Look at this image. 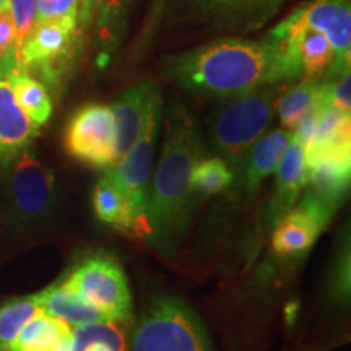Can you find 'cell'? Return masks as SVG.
<instances>
[{"label": "cell", "mask_w": 351, "mask_h": 351, "mask_svg": "<svg viewBox=\"0 0 351 351\" xmlns=\"http://www.w3.org/2000/svg\"><path fill=\"white\" fill-rule=\"evenodd\" d=\"M291 137V130L275 129L269 134H263L252 145L247 152L249 158L244 171V184L247 191H256L270 174L275 173Z\"/></svg>", "instance_id": "17"}, {"label": "cell", "mask_w": 351, "mask_h": 351, "mask_svg": "<svg viewBox=\"0 0 351 351\" xmlns=\"http://www.w3.org/2000/svg\"><path fill=\"white\" fill-rule=\"evenodd\" d=\"M8 8V0H0V10H5Z\"/></svg>", "instance_id": "34"}, {"label": "cell", "mask_w": 351, "mask_h": 351, "mask_svg": "<svg viewBox=\"0 0 351 351\" xmlns=\"http://www.w3.org/2000/svg\"><path fill=\"white\" fill-rule=\"evenodd\" d=\"M38 311L41 309L34 295L10 301L0 307V351H15V341L21 328Z\"/></svg>", "instance_id": "25"}, {"label": "cell", "mask_w": 351, "mask_h": 351, "mask_svg": "<svg viewBox=\"0 0 351 351\" xmlns=\"http://www.w3.org/2000/svg\"><path fill=\"white\" fill-rule=\"evenodd\" d=\"M16 65L15 29H13L10 8L0 10V77H8Z\"/></svg>", "instance_id": "29"}, {"label": "cell", "mask_w": 351, "mask_h": 351, "mask_svg": "<svg viewBox=\"0 0 351 351\" xmlns=\"http://www.w3.org/2000/svg\"><path fill=\"white\" fill-rule=\"evenodd\" d=\"M80 38L78 19L39 20L16 54V65L51 90H59L72 69Z\"/></svg>", "instance_id": "6"}, {"label": "cell", "mask_w": 351, "mask_h": 351, "mask_svg": "<svg viewBox=\"0 0 351 351\" xmlns=\"http://www.w3.org/2000/svg\"><path fill=\"white\" fill-rule=\"evenodd\" d=\"M80 0H36V21L52 19H78Z\"/></svg>", "instance_id": "30"}, {"label": "cell", "mask_w": 351, "mask_h": 351, "mask_svg": "<svg viewBox=\"0 0 351 351\" xmlns=\"http://www.w3.org/2000/svg\"><path fill=\"white\" fill-rule=\"evenodd\" d=\"M0 178L2 212L8 226L28 230L46 221L56 204V178L32 150L21 153Z\"/></svg>", "instance_id": "4"}, {"label": "cell", "mask_w": 351, "mask_h": 351, "mask_svg": "<svg viewBox=\"0 0 351 351\" xmlns=\"http://www.w3.org/2000/svg\"><path fill=\"white\" fill-rule=\"evenodd\" d=\"M38 132L39 127L15 101L7 77H0V174L29 150Z\"/></svg>", "instance_id": "12"}, {"label": "cell", "mask_w": 351, "mask_h": 351, "mask_svg": "<svg viewBox=\"0 0 351 351\" xmlns=\"http://www.w3.org/2000/svg\"><path fill=\"white\" fill-rule=\"evenodd\" d=\"M320 101L327 106L350 114L351 111V78L350 72L327 78L320 86Z\"/></svg>", "instance_id": "28"}, {"label": "cell", "mask_w": 351, "mask_h": 351, "mask_svg": "<svg viewBox=\"0 0 351 351\" xmlns=\"http://www.w3.org/2000/svg\"><path fill=\"white\" fill-rule=\"evenodd\" d=\"M283 0H194L200 13L223 23H245L265 19Z\"/></svg>", "instance_id": "21"}, {"label": "cell", "mask_w": 351, "mask_h": 351, "mask_svg": "<svg viewBox=\"0 0 351 351\" xmlns=\"http://www.w3.org/2000/svg\"><path fill=\"white\" fill-rule=\"evenodd\" d=\"M161 111H163L161 93L153 85L145 103L143 119L137 138L125 152V155L121 156L117 163L108 171L109 178L129 200L135 223H137V236L140 238H147L145 210H147L148 182H150L153 160H155Z\"/></svg>", "instance_id": "5"}, {"label": "cell", "mask_w": 351, "mask_h": 351, "mask_svg": "<svg viewBox=\"0 0 351 351\" xmlns=\"http://www.w3.org/2000/svg\"><path fill=\"white\" fill-rule=\"evenodd\" d=\"M320 86H322V82L304 78L289 88L282 98L276 99L275 109L283 129L293 132L302 121V117L317 106L320 103Z\"/></svg>", "instance_id": "23"}, {"label": "cell", "mask_w": 351, "mask_h": 351, "mask_svg": "<svg viewBox=\"0 0 351 351\" xmlns=\"http://www.w3.org/2000/svg\"><path fill=\"white\" fill-rule=\"evenodd\" d=\"M168 2L169 0H153L150 13H148V20H147V23H145V28H143V41L150 39L153 32H155V28L161 20V15H163L166 7H168Z\"/></svg>", "instance_id": "32"}, {"label": "cell", "mask_w": 351, "mask_h": 351, "mask_svg": "<svg viewBox=\"0 0 351 351\" xmlns=\"http://www.w3.org/2000/svg\"><path fill=\"white\" fill-rule=\"evenodd\" d=\"M19 106L38 127L49 121L52 114V99L46 85L25 70L15 69L7 77Z\"/></svg>", "instance_id": "20"}, {"label": "cell", "mask_w": 351, "mask_h": 351, "mask_svg": "<svg viewBox=\"0 0 351 351\" xmlns=\"http://www.w3.org/2000/svg\"><path fill=\"white\" fill-rule=\"evenodd\" d=\"M36 302L43 313L52 317L62 319L69 326H85L93 322H109L104 314L75 291L64 287L62 283L52 285L38 293Z\"/></svg>", "instance_id": "15"}, {"label": "cell", "mask_w": 351, "mask_h": 351, "mask_svg": "<svg viewBox=\"0 0 351 351\" xmlns=\"http://www.w3.org/2000/svg\"><path fill=\"white\" fill-rule=\"evenodd\" d=\"M69 335L72 330L67 322L38 311L21 328L15 351H51Z\"/></svg>", "instance_id": "22"}, {"label": "cell", "mask_w": 351, "mask_h": 351, "mask_svg": "<svg viewBox=\"0 0 351 351\" xmlns=\"http://www.w3.org/2000/svg\"><path fill=\"white\" fill-rule=\"evenodd\" d=\"M288 44L296 47L302 77L309 80H320L330 73L335 62V52L322 33L315 29H302L289 39Z\"/></svg>", "instance_id": "19"}, {"label": "cell", "mask_w": 351, "mask_h": 351, "mask_svg": "<svg viewBox=\"0 0 351 351\" xmlns=\"http://www.w3.org/2000/svg\"><path fill=\"white\" fill-rule=\"evenodd\" d=\"M309 194L335 210L345 199L351 178V155L314 153L306 155Z\"/></svg>", "instance_id": "13"}, {"label": "cell", "mask_w": 351, "mask_h": 351, "mask_svg": "<svg viewBox=\"0 0 351 351\" xmlns=\"http://www.w3.org/2000/svg\"><path fill=\"white\" fill-rule=\"evenodd\" d=\"M276 86L232 96L215 109L208 121L210 143L226 163L238 166L252 145L265 134L275 114Z\"/></svg>", "instance_id": "3"}, {"label": "cell", "mask_w": 351, "mask_h": 351, "mask_svg": "<svg viewBox=\"0 0 351 351\" xmlns=\"http://www.w3.org/2000/svg\"><path fill=\"white\" fill-rule=\"evenodd\" d=\"M333 212L335 210L332 207L306 192L300 205L276 223L271 238V247L276 256L288 261L304 257L330 223Z\"/></svg>", "instance_id": "11"}, {"label": "cell", "mask_w": 351, "mask_h": 351, "mask_svg": "<svg viewBox=\"0 0 351 351\" xmlns=\"http://www.w3.org/2000/svg\"><path fill=\"white\" fill-rule=\"evenodd\" d=\"M202 160V140L194 119L182 104L169 108L165 142L148 191L145 223L150 243L168 254L178 249L195 207L192 171Z\"/></svg>", "instance_id": "2"}, {"label": "cell", "mask_w": 351, "mask_h": 351, "mask_svg": "<svg viewBox=\"0 0 351 351\" xmlns=\"http://www.w3.org/2000/svg\"><path fill=\"white\" fill-rule=\"evenodd\" d=\"M96 7V0H80V13H78V26L80 29L88 28L90 25L91 16H93V10Z\"/></svg>", "instance_id": "33"}, {"label": "cell", "mask_w": 351, "mask_h": 351, "mask_svg": "<svg viewBox=\"0 0 351 351\" xmlns=\"http://www.w3.org/2000/svg\"><path fill=\"white\" fill-rule=\"evenodd\" d=\"M232 171L223 158L213 156L200 160L192 171V189L195 194L213 195L231 186Z\"/></svg>", "instance_id": "26"}, {"label": "cell", "mask_w": 351, "mask_h": 351, "mask_svg": "<svg viewBox=\"0 0 351 351\" xmlns=\"http://www.w3.org/2000/svg\"><path fill=\"white\" fill-rule=\"evenodd\" d=\"M15 29V57L36 23V0H8Z\"/></svg>", "instance_id": "27"}, {"label": "cell", "mask_w": 351, "mask_h": 351, "mask_svg": "<svg viewBox=\"0 0 351 351\" xmlns=\"http://www.w3.org/2000/svg\"><path fill=\"white\" fill-rule=\"evenodd\" d=\"M65 150L80 163L112 168L117 163L116 124L109 106L86 104L70 117L65 129Z\"/></svg>", "instance_id": "10"}, {"label": "cell", "mask_w": 351, "mask_h": 351, "mask_svg": "<svg viewBox=\"0 0 351 351\" xmlns=\"http://www.w3.org/2000/svg\"><path fill=\"white\" fill-rule=\"evenodd\" d=\"M153 83L142 82L134 85L112 103V116L116 124V153L117 160L125 155L137 138L142 125L145 103L150 95Z\"/></svg>", "instance_id": "16"}, {"label": "cell", "mask_w": 351, "mask_h": 351, "mask_svg": "<svg viewBox=\"0 0 351 351\" xmlns=\"http://www.w3.org/2000/svg\"><path fill=\"white\" fill-rule=\"evenodd\" d=\"M302 29L322 33L335 52V62L327 78L350 72L351 59V7L350 0H314L291 13L269 33L288 43Z\"/></svg>", "instance_id": "9"}, {"label": "cell", "mask_w": 351, "mask_h": 351, "mask_svg": "<svg viewBox=\"0 0 351 351\" xmlns=\"http://www.w3.org/2000/svg\"><path fill=\"white\" fill-rule=\"evenodd\" d=\"M173 78L199 96L228 99L302 75L293 44L271 38L261 41L223 39L176 57Z\"/></svg>", "instance_id": "1"}, {"label": "cell", "mask_w": 351, "mask_h": 351, "mask_svg": "<svg viewBox=\"0 0 351 351\" xmlns=\"http://www.w3.org/2000/svg\"><path fill=\"white\" fill-rule=\"evenodd\" d=\"M275 194L270 207V219L274 225L295 207L301 192L307 186L306 152L302 143L293 134L282 160L276 166Z\"/></svg>", "instance_id": "14"}, {"label": "cell", "mask_w": 351, "mask_h": 351, "mask_svg": "<svg viewBox=\"0 0 351 351\" xmlns=\"http://www.w3.org/2000/svg\"><path fill=\"white\" fill-rule=\"evenodd\" d=\"M129 0H99V23L104 28L111 29L112 23L119 19Z\"/></svg>", "instance_id": "31"}, {"label": "cell", "mask_w": 351, "mask_h": 351, "mask_svg": "<svg viewBox=\"0 0 351 351\" xmlns=\"http://www.w3.org/2000/svg\"><path fill=\"white\" fill-rule=\"evenodd\" d=\"M112 322L132 315V295L121 263L106 254H95L75 265L62 282Z\"/></svg>", "instance_id": "8"}, {"label": "cell", "mask_w": 351, "mask_h": 351, "mask_svg": "<svg viewBox=\"0 0 351 351\" xmlns=\"http://www.w3.org/2000/svg\"><path fill=\"white\" fill-rule=\"evenodd\" d=\"M70 351H125V335L112 320L77 326Z\"/></svg>", "instance_id": "24"}, {"label": "cell", "mask_w": 351, "mask_h": 351, "mask_svg": "<svg viewBox=\"0 0 351 351\" xmlns=\"http://www.w3.org/2000/svg\"><path fill=\"white\" fill-rule=\"evenodd\" d=\"M93 210L96 218L104 225L137 234V223L129 200L108 174H104L96 184L93 191Z\"/></svg>", "instance_id": "18"}, {"label": "cell", "mask_w": 351, "mask_h": 351, "mask_svg": "<svg viewBox=\"0 0 351 351\" xmlns=\"http://www.w3.org/2000/svg\"><path fill=\"white\" fill-rule=\"evenodd\" d=\"M134 351H213L207 332L184 302L158 300L140 319Z\"/></svg>", "instance_id": "7"}]
</instances>
